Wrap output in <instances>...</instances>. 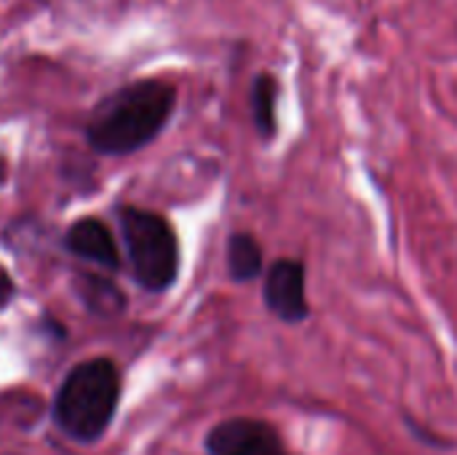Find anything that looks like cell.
Here are the masks:
<instances>
[{
  "label": "cell",
  "mask_w": 457,
  "mask_h": 455,
  "mask_svg": "<svg viewBox=\"0 0 457 455\" xmlns=\"http://www.w3.org/2000/svg\"><path fill=\"white\" fill-rule=\"evenodd\" d=\"M177 91L163 80H139L110 94L88 121V142L99 153L123 156L145 147L174 113Z\"/></svg>",
  "instance_id": "obj_1"
},
{
  "label": "cell",
  "mask_w": 457,
  "mask_h": 455,
  "mask_svg": "<svg viewBox=\"0 0 457 455\" xmlns=\"http://www.w3.org/2000/svg\"><path fill=\"white\" fill-rule=\"evenodd\" d=\"M120 394V378L112 362L91 359L70 370L64 378L54 418L78 442H94L107 429Z\"/></svg>",
  "instance_id": "obj_2"
},
{
  "label": "cell",
  "mask_w": 457,
  "mask_h": 455,
  "mask_svg": "<svg viewBox=\"0 0 457 455\" xmlns=\"http://www.w3.org/2000/svg\"><path fill=\"white\" fill-rule=\"evenodd\" d=\"M120 228L137 282L150 292H163L174 284L179 271V244L171 225L145 209H123Z\"/></svg>",
  "instance_id": "obj_3"
},
{
  "label": "cell",
  "mask_w": 457,
  "mask_h": 455,
  "mask_svg": "<svg viewBox=\"0 0 457 455\" xmlns=\"http://www.w3.org/2000/svg\"><path fill=\"white\" fill-rule=\"evenodd\" d=\"M305 263L295 257H278L265 271L262 300L265 308L284 324H303L311 316V303L305 292Z\"/></svg>",
  "instance_id": "obj_4"
},
{
  "label": "cell",
  "mask_w": 457,
  "mask_h": 455,
  "mask_svg": "<svg viewBox=\"0 0 457 455\" xmlns=\"http://www.w3.org/2000/svg\"><path fill=\"white\" fill-rule=\"evenodd\" d=\"M209 455H287L278 432L257 418H230L206 437Z\"/></svg>",
  "instance_id": "obj_5"
},
{
  "label": "cell",
  "mask_w": 457,
  "mask_h": 455,
  "mask_svg": "<svg viewBox=\"0 0 457 455\" xmlns=\"http://www.w3.org/2000/svg\"><path fill=\"white\" fill-rule=\"evenodd\" d=\"M67 247L91 263H99L104 268H115L118 265V249L115 241L110 236V231L99 223V220H80L70 228L67 233Z\"/></svg>",
  "instance_id": "obj_6"
},
{
  "label": "cell",
  "mask_w": 457,
  "mask_h": 455,
  "mask_svg": "<svg viewBox=\"0 0 457 455\" xmlns=\"http://www.w3.org/2000/svg\"><path fill=\"white\" fill-rule=\"evenodd\" d=\"M228 274L238 284L254 282L265 274V252L252 233H246V231L230 233V239H228Z\"/></svg>",
  "instance_id": "obj_7"
},
{
  "label": "cell",
  "mask_w": 457,
  "mask_h": 455,
  "mask_svg": "<svg viewBox=\"0 0 457 455\" xmlns=\"http://www.w3.org/2000/svg\"><path fill=\"white\" fill-rule=\"evenodd\" d=\"M278 94H281V86H278L276 75L260 72L254 78L249 102H252L254 126L262 139H273L278 134Z\"/></svg>",
  "instance_id": "obj_8"
},
{
  "label": "cell",
  "mask_w": 457,
  "mask_h": 455,
  "mask_svg": "<svg viewBox=\"0 0 457 455\" xmlns=\"http://www.w3.org/2000/svg\"><path fill=\"white\" fill-rule=\"evenodd\" d=\"M86 300L99 314H115V311L123 308V298L118 295V290L110 287V284H104V282H99V279H88Z\"/></svg>",
  "instance_id": "obj_9"
},
{
  "label": "cell",
  "mask_w": 457,
  "mask_h": 455,
  "mask_svg": "<svg viewBox=\"0 0 457 455\" xmlns=\"http://www.w3.org/2000/svg\"><path fill=\"white\" fill-rule=\"evenodd\" d=\"M11 298H13V282H11V276L0 268V311L8 306Z\"/></svg>",
  "instance_id": "obj_10"
},
{
  "label": "cell",
  "mask_w": 457,
  "mask_h": 455,
  "mask_svg": "<svg viewBox=\"0 0 457 455\" xmlns=\"http://www.w3.org/2000/svg\"><path fill=\"white\" fill-rule=\"evenodd\" d=\"M0 180H3V164H0Z\"/></svg>",
  "instance_id": "obj_11"
}]
</instances>
